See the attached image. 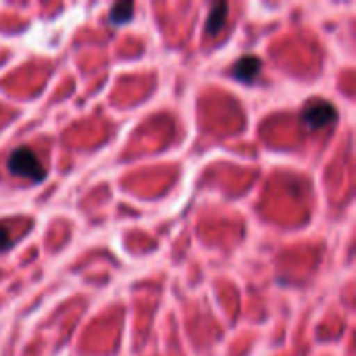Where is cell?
I'll list each match as a JSON object with an SVG mask.
<instances>
[{"label":"cell","instance_id":"3957f363","mask_svg":"<svg viewBox=\"0 0 356 356\" xmlns=\"http://www.w3.org/2000/svg\"><path fill=\"white\" fill-rule=\"evenodd\" d=\"M261 58L259 56H254V54H246V56H242L240 60H236L234 63V67H232V75L236 77V79H240V81H244V83H250L259 73H261Z\"/></svg>","mask_w":356,"mask_h":356},{"label":"cell","instance_id":"7a4b0ae2","mask_svg":"<svg viewBox=\"0 0 356 356\" xmlns=\"http://www.w3.org/2000/svg\"><path fill=\"white\" fill-rule=\"evenodd\" d=\"M300 119L307 127L311 129H321V127H327L336 121V106L327 100H321V98H313L305 104L302 113H300Z\"/></svg>","mask_w":356,"mask_h":356},{"label":"cell","instance_id":"6da1fadb","mask_svg":"<svg viewBox=\"0 0 356 356\" xmlns=\"http://www.w3.org/2000/svg\"><path fill=\"white\" fill-rule=\"evenodd\" d=\"M6 167L13 175L25 177L29 181H42L46 177V169L42 165V161L35 156V152L27 146H19L10 152Z\"/></svg>","mask_w":356,"mask_h":356},{"label":"cell","instance_id":"277c9868","mask_svg":"<svg viewBox=\"0 0 356 356\" xmlns=\"http://www.w3.org/2000/svg\"><path fill=\"white\" fill-rule=\"evenodd\" d=\"M227 2H215L209 17H207V25H204V31L209 35H217V31L225 25V19H227Z\"/></svg>","mask_w":356,"mask_h":356},{"label":"cell","instance_id":"5b68a950","mask_svg":"<svg viewBox=\"0 0 356 356\" xmlns=\"http://www.w3.org/2000/svg\"><path fill=\"white\" fill-rule=\"evenodd\" d=\"M131 13H134V4L131 2H117L111 13H108V21L113 25H121V23H127L131 19Z\"/></svg>","mask_w":356,"mask_h":356},{"label":"cell","instance_id":"8992f818","mask_svg":"<svg viewBox=\"0 0 356 356\" xmlns=\"http://www.w3.org/2000/svg\"><path fill=\"white\" fill-rule=\"evenodd\" d=\"M6 246H10V240H8V232L4 227H0V250H4Z\"/></svg>","mask_w":356,"mask_h":356}]
</instances>
